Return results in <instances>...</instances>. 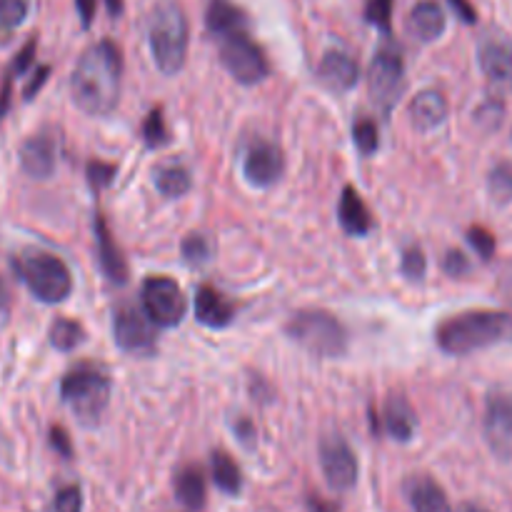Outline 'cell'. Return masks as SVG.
<instances>
[{
  "label": "cell",
  "instance_id": "cell-1",
  "mask_svg": "<svg viewBox=\"0 0 512 512\" xmlns=\"http://www.w3.org/2000/svg\"><path fill=\"white\" fill-rule=\"evenodd\" d=\"M123 83V55L113 40L90 45L70 75L73 103L93 118H105L115 110Z\"/></svg>",
  "mask_w": 512,
  "mask_h": 512
},
{
  "label": "cell",
  "instance_id": "cell-2",
  "mask_svg": "<svg viewBox=\"0 0 512 512\" xmlns=\"http://www.w3.org/2000/svg\"><path fill=\"white\" fill-rule=\"evenodd\" d=\"M512 340V315L498 310H470L435 328V343L448 355H470Z\"/></svg>",
  "mask_w": 512,
  "mask_h": 512
},
{
  "label": "cell",
  "instance_id": "cell-3",
  "mask_svg": "<svg viewBox=\"0 0 512 512\" xmlns=\"http://www.w3.org/2000/svg\"><path fill=\"white\" fill-rule=\"evenodd\" d=\"M188 18L180 0H158L148 18V43L160 73L175 75L188 58Z\"/></svg>",
  "mask_w": 512,
  "mask_h": 512
},
{
  "label": "cell",
  "instance_id": "cell-4",
  "mask_svg": "<svg viewBox=\"0 0 512 512\" xmlns=\"http://www.w3.org/2000/svg\"><path fill=\"white\" fill-rule=\"evenodd\" d=\"M60 395L80 423L95 425L108 408L110 378L98 365L83 363L65 373L63 383H60Z\"/></svg>",
  "mask_w": 512,
  "mask_h": 512
},
{
  "label": "cell",
  "instance_id": "cell-5",
  "mask_svg": "<svg viewBox=\"0 0 512 512\" xmlns=\"http://www.w3.org/2000/svg\"><path fill=\"white\" fill-rule=\"evenodd\" d=\"M15 273L40 303H63L73 293V275L53 253L28 250L15 260Z\"/></svg>",
  "mask_w": 512,
  "mask_h": 512
},
{
  "label": "cell",
  "instance_id": "cell-6",
  "mask_svg": "<svg viewBox=\"0 0 512 512\" xmlns=\"http://www.w3.org/2000/svg\"><path fill=\"white\" fill-rule=\"evenodd\" d=\"M293 343L318 358H338L348 348V330L333 313L325 310H300L285 325Z\"/></svg>",
  "mask_w": 512,
  "mask_h": 512
},
{
  "label": "cell",
  "instance_id": "cell-7",
  "mask_svg": "<svg viewBox=\"0 0 512 512\" xmlns=\"http://www.w3.org/2000/svg\"><path fill=\"white\" fill-rule=\"evenodd\" d=\"M220 40V63L243 85H255L268 78L270 63L263 48L250 38L248 28L233 30Z\"/></svg>",
  "mask_w": 512,
  "mask_h": 512
},
{
  "label": "cell",
  "instance_id": "cell-8",
  "mask_svg": "<svg viewBox=\"0 0 512 512\" xmlns=\"http://www.w3.org/2000/svg\"><path fill=\"white\" fill-rule=\"evenodd\" d=\"M405 88L403 55L395 48H383L375 53L368 70V93L383 113H390Z\"/></svg>",
  "mask_w": 512,
  "mask_h": 512
},
{
  "label": "cell",
  "instance_id": "cell-9",
  "mask_svg": "<svg viewBox=\"0 0 512 512\" xmlns=\"http://www.w3.org/2000/svg\"><path fill=\"white\" fill-rule=\"evenodd\" d=\"M143 310L158 328H175L183 323L185 295L173 278L153 275L143 283Z\"/></svg>",
  "mask_w": 512,
  "mask_h": 512
},
{
  "label": "cell",
  "instance_id": "cell-10",
  "mask_svg": "<svg viewBox=\"0 0 512 512\" xmlns=\"http://www.w3.org/2000/svg\"><path fill=\"white\" fill-rule=\"evenodd\" d=\"M155 328L158 325L148 318L143 308L135 305H123L115 310L113 318V335L115 345L125 353H150L155 348Z\"/></svg>",
  "mask_w": 512,
  "mask_h": 512
},
{
  "label": "cell",
  "instance_id": "cell-11",
  "mask_svg": "<svg viewBox=\"0 0 512 512\" xmlns=\"http://www.w3.org/2000/svg\"><path fill=\"white\" fill-rule=\"evenodd\" d=\"M320 468H323L330 488L338 493H345L358 483V458H355L353 448L338 435L323 440L320 445Z\"/></svg>",
  "mask_w": 512,
  "mask_h": 512
},
{
  "label": "cell",
  "instance_id": "cell-12",
  "mask_svg": "<svg viewBox=\"0 0 512 512\" xmlns=\"http://www.w3.org/2000/svg\"><path fill=\"white\" fill-rule=\"evenodd\" d=\"M283 150L270 140H255L243 155V175L255 188H270L283 178Z\"/></svg>",
  "mask_w": 512,
  "mask_h": 512
},
{
  "label": "cell",
  "instance_id": "cell-13",
  "mask_svg": "<svg viewBox=\"0 0 512 512\" xmlns=\"http://www.w3.org/2000/svg\"><path fill=\"white\" fill-rule=\"evenodd\" d=\"M485 438L498 458L512 460V400L493 395L485 408Z\"/></svg>",
  "mask_w": 512,
  "mask_h": 512
},
{
  "label": "cell",
  "instance_id": "cell-14",
  "mask_svg": "<svg viewBox=\"0 0 512 512\" xmlns=\"http://www.w3.org/2000/svg\"><path fill=\"white\" fill-rule=\"evenodd\" d=\"M480 70L498 88H512V45L503 38H488L478 50Z\"/></svg>",
  "mask_w": 512,
  "mask_h": 512
},
{
  "label": "cell",
  "instance_id": "cell-15",
  "mask_svg": "<svg viewBox=\"0 0 512 512\" xmlns=\"http://www.w3.org/2000/svg\"><path fill=\"white\" fill-rule=\"evenodd\" d=\"M358 78V60L345 53V50H328L318 65V80L325 88L335 90V93H345V90L355 88Z\"/></svg>",
  "mask_w": 512,
  "mask_h": 512
},
{
  "label": "cell",
  "instance_id": "cell-16",
  "mask_svg": "<svg viewBox=\"0 0 512 512\" xmlns=\"http://www.w3.org/2000/svg\"><path fill=\"white\" fill-rule=\"evenodd\" d=\"M235 313H238V308H235L233 300H228L210 285H200L198 293H195V320L200 325L213 330L228 328L235 320Z\"/></svg>",
  "mask_w": 512,
  "mask_h": 512
},
{
  "label": "cell",
  "instance_id": "cell-17",
  "mask_svg": "<svg viewBox=\"0 0 512 512\" xmlns=\"http://www.w3.org/2000/svg\"><path fill=\"white\" fill-rule=\"evenodd\" d=\"M55 158H58V153H55V138H50L45 133L33 135V138H28L20 145V168L35 180H45L53 175Z\"/></svg>",
  "mask_w": 512,
  "mask_h": 512
},
{
  "label": "cell",
  "instance_id": "cell-18",
  "mask_svg": "<svg viewBox=\"0 0 512 512\" xmlns=\"http://www.w3.org/2000/svg\"><path fill=\"white\" fill-rule=\"evenodd\" d=\"M410 120L418 130L428 133L435 130L438 125H443L448 120V98H445L440 90H420L413 100H410Z\"/></svg>",
  "mask_w": 512,
  "mask_h": 512
},
{
  "label": "cell",
  "instance_id": "cell-19",
  "mask_svg": "<svg viewBox=\"0 0 512 512\" xmlns=\"http://www.w3.org/2000/svg\"><path fill=\"white\" fill-rule=\"evenodd\" d=\"M95 238H98V263L100 270L105 273V278L115 285H123L128 280V265H125L123 253L115 245L113 235H110L108 223H105L103 215H95Z\"/></svg>",
  "mask_w": 512,
  "mask_h": 512
},
{
  "label": "cell",
  "instance_id": "cell-20",
  "mask_svg": "<svg viewBox=\"0 0 512 512\" xmlns=\"http://www.w3.org/2000/svg\"><path fill=\"white\" fill-rule=\"evenodd\" d=\"M403 490L413 512H450L448 495L428 475H413L405 480Z\"/></svg>",
  "mask_w": 512,
  "mask_h": 512
},
{
  "label": "cell",
  "instance_id": "cell-21",
  "mask_svg": "<svg viewBox=\"0 0 512 512\" xmlns=\"http://www.w3.org/2000/svg\"><path fill=\"white\" fill-rule=\"evenodd\" d=\"M338 218L345 233L355 235V238H363V235H368L375 228L373 213H370V208L353 185H345L343 195H340Z\"/></svg>",
  "mask_w": 512,
  "mask_h": 512
},
{
  "label": "cell",
  "instance_id": "cell-22",
  "mask_svg": "<svg viewBox=\"0 0 512 512\" xmlns=\"http://www.w3.org/2000/svg\"><path fill=\"white\" fill-rule=\"evenodd\" d=\"M383 423L385 430L390 433V438L400 440V443L413 440L415 430H418V418H415L413 405L405 400V395H390L388 403H385Z\"/></svg>",
  "mask_w": 512,
  "mask_h": 512
},
{
  "label": "cell",
  "instance_id": "cell-23",
  "mask_svg": "<svg viewBox=\"0 0 512 512\" xmlns=\"http://www.w3.org/2000/svg\"><path fill=\"white\" fill-rule=\"evenodd\" d=\"M410 33L423 43H433L445 33V13L435 0H420L408 18Z\"/></svg>",
  "mask_w": 512,
  "mask_h": 512
},
{
  "label": "cell",
  "instance_id": "cell-24",
  "mask_svg": "<svg viewBox=\"0 0 512 512\" xmlns=\"http://www.w3.org/2000/svg\"><path fill=\"white\" fill-rule=\"evenodd\" d=\"M175 498L183 508L200 510L205 505V475L198 465H185L175 473Z\"/></svg>",
  "mask_w": 512,
  "mask_h": 512
},
{
  "label": "cell",
  "instance_id": "cell-25",
  "mask_svg": "<svg viewBox=\"0 0 512 512\" xmlns=\"http://www.w3.org/2000/svg\"><path fill=\"white\" fill-rule=\"evenodd\" d=\"M205 23H208V30L215 35V38H223V35L233 33V30L248 28V18H245V13L238 8V5L230 3V0H210Z\"/></svg>",
  "mask_w": 512,
  "mask_h": 512
},
{
  "label": "cell",
  "instance_id": "cell-26",
  "mask_svg": "<svg viewBox=\"0 0 512 512\" xmlns=\"http://www.w3.org/2000/svg\"><path fill=\"white\" fill-rule=\"evenodd\" d=\"M210 468H213V480L223 493L238 495L243 490V473H240L238 463L230 458L228 453L218 450L213 453V460H210Z\"/></svg>",
  "mask_w": 512,
  "mask_h": 512
},
{
  "label": "cell",
  "instance_id": "cell-27",
  "mask_svg": "<svg viewBox=\"0 0 512 512\" xmlns=\"http://www.w3.org/2000/svg\"><path fill=\"white\" fill-rule=\"evenodd\" d=\"M155 188H158L160 195H165V198H183V195L193 188V178H190L188 168H183V165H163V168H158V173H155Z\"/></svg>",
  "mask_w": 512,
  "mask_h": 512
},
{
  "label": "cell",
  "instance_id": "cell-28",
  "mask_svg": "<svg viewBox=\"0 0 512 512\" xmlns=\"http://www.w3.org/2000/svg\"><path fill=\"white\" fill-rule=\"evenodd\" d=\"M50 345L60 353H70V350L78 348L85 338V330L78 320L70 318H58L53 325H50Z\"/></svg>",
  "mask_w": 512,
  "mask_h": 512
},
{
  "label": "cell",
  "instance_id": "cell-29",
  "mask_svg": "<svg viewBox=\"0 0 512 512\" xmlns=\"http://www.w3.org/2000/svg\"><path fill=\"white\" fill-rule=\"evenodd\" d=\"M488 190H490V198H493L495 203H510L512 200V165L510 163H500L490 170Z\"/></svg>",
  "mask_w": 512,
  "mask_h": 512
},
{
  "label": "cell",
  "instance_id": "cell-30",
  "mask_svg": "<svg viewBox=\"0 0 512 512\" xmlns=\"http://www.w3.org/2000/svg\"><path fill=\"white\" fill-rule=\"evenodd\" d=\"M143 140L148 148H160V145L170 143V130L165 125L163 110L160 108L150 110L148 118L143 120Z\"/></svg>",
  "mask_w": 512,
  "mask_h": 512
},
{
  "label": "cell",
  "instance_id": "cell-31",
  "mask_svg": "<svg viewBox=\"0 0 512 512\" xmlns=\"http://www.w3.org/2000/svg\"><path fill=\"white\" fill-rule=\"evenodd\" d=\"M353 140H355V148H358L360 153L373 155L380 145V133H378V125H375V120H370V118L355 120Z\"/></svg>",
  "mask_w": 512,
  "mask_h": 512
},
{
  "label": "cell",
  "instance_id": "cell-32",
  "mask_svg": "<svg viewBox=\"0 0 512 512\" xmlns=\"http://www.w3.org/2000/svg\"><path fill=\"white\" fill-rule=\"evenodd\" d=\"M393 3L395 0H365V20L383 33L393 28Z\"/></svg>",
  "mask_w": 512,
  "mask_h": 512
},
{
  "label": "cell",
  "instance_id": "cell-33",
  "mask_svg": "<svg viewBox=\"0 0 512 512\" xmlns=\"http://www.w3.org/2000/svg\"><path fill=\"white\" fill-rule=\"evenodd\" d=\"M425 270H428V260H425L423 250L418 245H408L400 255V273L408 280H423Z\"/></svg>",
  "mask_w": 512,
  "mask_h": 512
},
{
  "label": "cell",
  "instance_id": "cell-34",
  "mask_svg": "<svg viewBox=\"0 0 512 512\" xmlns=\"http://www.w3.org/2000/svg\"><path fill=\"white\" fill-rule=\"evenodd\" d=\"M210 255H213V243H210L205 235L193 233L183 240V258L188 260L190 265L208 263Z\"/></svg>",
  "mask_w": 512,
  "mask_h": 512
},
{
  "label": "cell",
  "instance_id": "cell-35",
  "mask_svg": "<svg viewBox=\"0 0 512 512\" xmlns=\"http://www.w3.org/2000/svg\"><path fill=\"white\" fill-rule=\"evenodd\" d=\"M28 18V0H0V28H18Z\"/></svg>",
  "mask_w": 512,
  "mask_h": 512
},
{
  "label": "cell",
  "instance_id": "cell-36",
  "mask_svg": "<svg viewBox=\"0 0 512 512\" xmlns=\"http://www.w3.org/2000/svg\"><path fill=\"white\" fill-rule=\"evenodd\" d=\"M468 243L473 245V250L483 260L493 258L495 248H498V243H495V235L490 233L488 228H483V225H473V228L468 230Z\"/></svg>",
  "mask_w": 512,
  "mask_h": 512
},
{
  "label": "cell",
  "instance_id": "cell-37",
  "mask_svg": "<svg viewBox=\"0 0 512 512\" xmlns=\"http://www.w3.org/2000/svg\"><path fill=\"white\" fill-rule=\"evenodd\" d=\"M55 512H83V493L78 485H65L58 490L53 503Z\"/></svg>",
  "mask_w": 512,
  "mask_h": 512
},
{
  "label": "cell",
  "instance_id": "cell-38",
  "mask_svg": "<svg viewBox=\"0 0 512 512\" xmlns=\"http://www.w3.org/2000/svg\"><path fill=\"white\" fill-rule=\"evenodd\" d=\"M85 173H88L90 185L100 190V188H108V185L113 183L118 168H115L113 163H103V160H90L88 168H85Z\"/></svg>",
  "mask_w": 512,
  "mask_h": 512
},
{
  "label": "cell",
  "instance_id": "cell-39",
  "mask_svg": "<svg viewBox=\"0 0 512 512\" xmlns=\"http://www.w3.org/2000/svg\"><path fill=\"white\" fill-rule=\"evenodd\" d=\"M503 115H505V105L503 100H488V103L480 105L478 110H475V120H478L480 125H485V128H498L500 123H503Z\"/></svg>",
  "mask_w": 512,
  "mask_h": 512
},
{
  "label": "cell",
  "instance_id": "cell-40",
  "mask_svg": "<svg viewBox=\"0 0 512 512\" xmlns=\"http://www.w3.org/2000/svg\"><path fill=\"white\" fill-rule=\"evenodd\" d=\"M443 270L450 278H463L470 273V260L460 250H448L443 258Z\"/></svg>",
  "mask_w": 512,
  "mask_h": 512
},
{
  "label": "cell",
  "instance_id": "cell-41",
  "mask_svg": "<svg viewBox=\"0 0 512 512\" xmlns=\"http://www.w3.org/2000/svg\"><path fill=\"white\" fill-rule=\"evenodd\" d=\"M50 445H53L63 458H70V455H73V445H70L68 433H65L60 425H53V428H50Z\"/></svg>",
  "mask_w": 512,
  "mask_h": 512
},
{
  "label": "cell",
  "instance_id": "cell-42",
  "mask_svg": "<svg viewBox=\"0 0 512 512\" xmlns=\"http://www.w3.org/2000/svg\"><path fill=\"white\" fill-rule=\"evenodd\" d=\"M448 3H450V8L455 10V15L463 20V23H468V25L478 23V10L473 8V3H470V0H448Z\"/></svg>",
  "mask_w": 512,
  "mask_h": 512
},
{
  "label": "cell",
  "instance_id": "cell-43",
  "mask_svg": "<svg viewBox=\"0 0 512 512\" xmlns=\"http://www.w3.org/2000/svg\"><path fill=\"white\" fill-rule=\"evenodd\" d=\"M75 8H78L83 28H90V23L95 18V10H98V0H75Z\"/></svg>",
  "mask_w": 512,
  "mask_h": 512
},
{
  "label": "cell",
  "instance_id": "cell-44",
  "mask_svg": "<svg viewBox=\"0 0 512 512\" xmlns=\"http://www.w3.org/2000/svg\"><path fill=\"white\" fill-rule=\"evenodd\" d=\"M48 75H50V68H48V65H40V68L35 70L33 80H30L28 88H25V100H33V95L38 93L40 88H43V83H45V78H48Z\"/></svg>",
  "mask_w": 512,
  "mask_h": 512
},
{
  "label": "cell",
  "instance_id": "cell-45",
  "mask_svg": "<svg viewBox=\"0 0 512 512\" xmlns=\"http://www.w3.org/2000/svg\"><path fill=\"white\" fill-rule=\"evenodd\" d=\"M308 512H338V505L335 503H328V500L323 498H310L308 500Z\"/></svg>",
  "mask_w": 512,
  "mask_h": 512
},
{
  "label": "cell",
  "instance_id": "cell-46",
  "mask_svg": "<svg viewBox=\"0 0 512 512\" xmlns=\"http://www.w3.org/2000/svg\"><path fill=\"white\" fill-rule=\"evenodd\" d=\"M235 433H238V438L245 440V443H250V440L255 438V428L248 423V420H240V423L235 425Z\"/></svg>",
  "mask_w": 512,
  "mask_h": 512
},
{
  "label": "cell",
  "instance_id": "cell-47",
  "mask_svg": "<svg viewBox=\"0 0 512 512\" xmlns=\"http://www.w3.org/2000/svg\"><path fill=\"white\" fill-rule=\"evenodd\" d=\"M105 5H108V13L113 15V18H120V15H123V0H105Z\"/></svg>",
  "mask_w": 512,
  "mask_h": 512
},
{
  "label": "cell",
  "instance_id": "cell-48",
  "mask_svg": "<svg viewBox=\"0 0 512 512\" xmlns=\"http://www.w3.org/2000/svg\"><path fill=\"white\" fill-rule=\"evenodd\" d=\"M5 305H8V290H5L3 280H0V313L5 310Z\"/></svg>",
  "mask_w": 512,
  "mask_h": 512
},
{
  "label": "cell",
  "instance_id": "cell-49",
  "mask_svg": "<svg viewBox=\"0 0 512 512\" xmlns=\"http://www.w3.org/2000/svg\"><path fill=\"white\" fill-rule=\"evenodd\" d=\"M463 512H488L485 508H478V505H468Z\"/></svg>",
  "mask_w": 512,
  "mask_h": 512
}]
</instances>
